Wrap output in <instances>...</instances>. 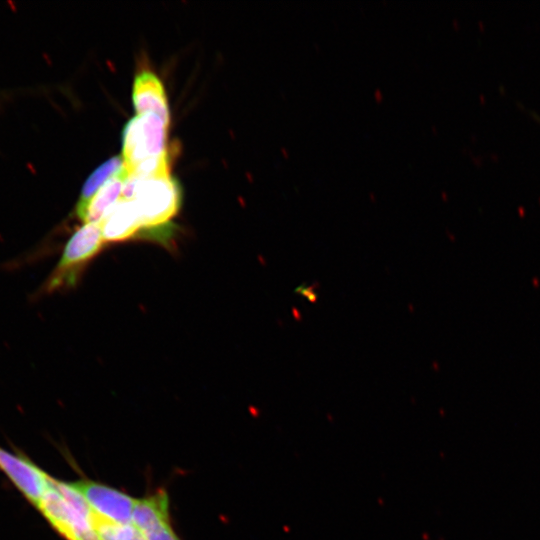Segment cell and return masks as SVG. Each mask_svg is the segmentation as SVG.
<instances>
[{"label":"cell","instance_id":"cell-1","mask_svg":"<svg viewBox=\"0 0 540 540\" xmlns=\"http://www.w3.org/2000/svg\"><path fill=\"white\" fill-rule=\"evenodd\" d=\"M37 508L67 540H100L92 525L91 508L71 483L52 478Z\"/></svg>","mask_w":540,"mask_h":540},{"label":"cell","instance_id":"cell-2","mask_svg":"<svg viewBox=\"0 0 540 540\" xmlns=\"http://www.w3.org/2000/svg\"><path fill=\"white\" fill-rule=\"evenodd\" d=\"M135 184L133 201L138 210L142 229H150L157 239L156 228L169 223L180 208L179 184L170 174L137 179L127 176Z\"/></svg>","mask_w":540,"mask_h":540},{"label":"cell","instance_id":"cell-3","mask_svg":"<svg viewBox=\"0 0 540 540\" xmlns=\"http://www.w3.org/2000/svg\"><path fill=\"white\" fill-rule=\"evenodd\" d=\"M103 242L99 224L86 223L78 228L65 244L45 290L53 292L75 286L84 267L100 252Z\"/></svg>","mask_w":540,"mask_h":540},{"label":"cell","instance_id":"cell-4","mask_svg":"<svg viewBox=\"0 0 540 540\" xmlns=\"http://www.w3.org/2000/svg\"><path fill=\"white\" fill-rule=\"evenodd\" d=\"M168 125L154 113L137 115L123 129V166L129 174L146 160L166 156Z\"/></svg>","mask_w":540,"mask_h":540},{"label":"cell","instance_id":"cell-5","mask_svg":"<svg viewBox=\"0 0 540 540\" xmlns=\"http://www.w3.org/2000/svg\"><path fill=\"white\" fill-rule=\"evenodd\" d=\"M0 471L35 507H38L52 479L27 456L10 452L1 446Z\"/></svg>","mask_w":540,"mask_h":540},{"label":"cell","instance_id":"cell-6","mask_svg":"<svg viewBox=\"0 0 540 540\" xmlns=\"http://www.w3.org/2000/svg\"><path fill=\"white\" fill-rule=\"evenodd\" d=\"M71 484L84 497L91 510L98 515L116 523L133 522L137 499L90 480H80Z\"/></svg>","mask_w":540,"mask_h":540},{"label":"cell","instance_id":"cell-7","mask_svg":"<svg viewBox=\"0 0 540 540\" xmlns=\"http://www.w3.org/2000/svg\"><path fill=\"white\" fill-rule=\"evenodd\" d=\"M133 523L146 540H180L171 527L168 496L163 490L137 499Z\"/></svg>","mask_w":540,"mask_h":540},{"label":"cell","instance_id":"cell-8","mask_svg":"<svg viewBox=\"0 0 540 540\" xmlns=\"http://www.w3.org/2000/svg\"><path fill=\"white\" fill-rule=\"evenodd\" d=\"M132 100L137 115L154 113L169 125L170 111L164 86L153 72L145 70L135 76Z\"/></svg>","mask_w":540,"mask_h":540},{"label":"cell","instance_id":"cell-9","mask_svg":"<svg viewBox=\"0 0 540 540\" xmlns=\"http://www.w3.org/2000/svg\"><path fill=\"white\" fill-rule=\"evenodd\" d=\"M102 237L107 242L128 240L140 234V216L133 200H120L100 224Z\"/></svg>","mask_w":540,"mask_h":540},{"label":"cell","instance_id":"cell-10","mask_svg":"<svg viewBox=\"0 0 540 540\" xmlns=\"http://www.w3.org/2000/svg\"><path fill=\"white\" fill-rule=\"evenodd\" d=\"M128 173L124 166L109 179L80 210L77 216L84 224H101L110 210L120 200L122 188Z\"/></svg>","mask_w":540,"mask_h":540},{"label":"cell","instance_id":"cell-11","mask_svg":"<svg viewBox=\"0 0 540 540\" xmlns=\"http://www.w3.org/2000/svg\"><path fill=\"white\" fill-rule=\"evenodd\" d=\"M122 167L123 158L121 156H114L96 168L83 185L79 201L76 205V211L82 209L93 195Z\"/></svg>","mask_w":540,"mask_h":540},{"label":"cell","instance_id":"cell-12","mask_svg":"<svg viewBox=\"0 0 540 540\" xmlns=\"http://www.w3.org/2000/svg\"><path fill=\"white\" fill-rule=\"evenodd\" d=\"M92 525L100 540H146L142 532L132 523L121 524L108 520L94 511Z\"/></svg>","mask_w":540,"mask_h":540}]
</instances>
